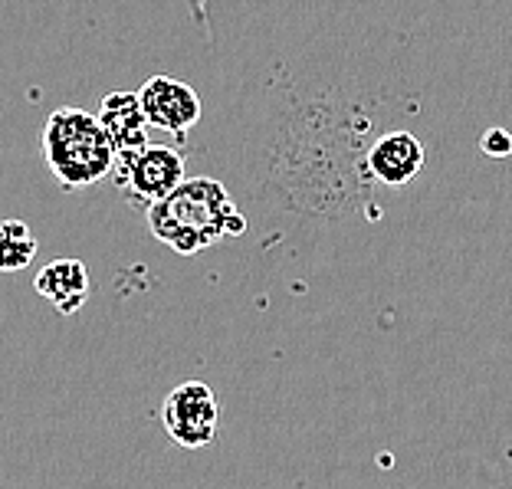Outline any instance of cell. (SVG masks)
Segmentation results:
<instances>
[{
    "label": "cell",
    "mask_w": 512,
    "mask_h": 489,
    "mask_svg": "<svg viewBox=\"0 0 512 489\" xmlns=\"http://www.w3.org/2000/svg\"><path fill=\"white\" fill-rule=\"evenodd\" d=\"M148 230L174 253L194 256L224 240L243 237L247 217L214 178H188L165 201L148 207Z\"/></svg>",
    "instance_id": "cell-1"
},
{
    "label": "cell",
    "mask_w": 512,
    "mask_h": 489,
    "mask_svg": "<svg viewBox=\"0 0 512 489\" xmlns=\"http://www.w3.org/2000/svg\"><path fill=\"white\" fill-rule=\"evenodd\" d=\"M43 158L63 188H89L115 171L119 151L99 115L66 106L43 125Z\"/></svg>",
    "instance_id": "cell-2"
},
{
    "label": "cell",
    "mask_w": 512,
    "mask_h": 489,
    "mask_svg": "<svg viewBox=\"0 0 512 489\" xmlns=\"http://www.w3.org/2000/svg\"><path fill=\"white\" fill-rule=\"evenodd\" d=\"M161 424H165L168 437L178 447L201 450L217 440L220 430V404L211 384L204 381H184L178 384L165 407H161Z\"/></svg>",
    "instance_id": "cell-3"
},
{
    "label": "cell",
    "mask_w": 512,
    "mask_h": 489,
    "mask_svg": "<svg viewBox=\"0 0 512 489\" xmlns=\"http://www.w3.org/2000/svg\"><path fill=\"white\" fill-rule=\"evenodd\" d=\"M112 174L115 184L128 194V201L145 207L165 201L174 188L188 181L184 178V158L165 145H148L132 158H119Z\"/></svg>",
    "instance_id": "cell-4"
},
{
    "label": "cell",
    "mask_w": 512,
    "mask_h": 489,
    "mask_svg": "<svg viewBox=\"0 0 512 489\" xmlns=\"http://www.w3.org/2000/svg\"><path fill=\"white\" fill-rule=\"evenodd\" d=\"M138 102H142L148 128H161L168 135H184L201 122V96L178 76H151L138 89Z\"/></svg>",
    "instance_id": "cell-5"
},
{
    "label": "cell",
    "mask_w": 512,
    "mask_h": 489,
    "mask_svg": "<svg viewBox=\"0 0 512 489\" xmlns=\"http://www.w3.org/2000/svg\"><path fill=\"white\" fill-rule=\"evenodd\" d=\"M99 122L106 125L119 158H132L148 148V119L138 102V92H109L99 106Z\"/></svg>",
    "instance_id": "cell-6"
},
{
    "label": "cell",
    "mask_w": 512,
    "mask_h": 489,
    "mask_svg": "<svg viewBox=\"0 0 512 489\" xmlns=\"http://www.w3.org/2000/svg\"><path fill=\"white\" fill-rule=\"evenodd\" d=\"M424 168V148L411 132H391L378 138L368 151V171L381 184H407Z\"/></svg>",
    "instance_id": "cell-7"
},
{
    "label": "cell",
    "mask_w": 512,
    "mask_h": 489,
    "mask_svg": "<svg viewBox=\"0 0 512 489\" xmlns=\"http://www.w3.org/2000/svg\"><path fill=\"white\" fill-rule=\"evenodd\" d=\"M33 286L60 316H73L89 299V270L79 260H53L37 273Z\"/></svg>",
    "instance_id": "cell-8"
},
{
    "label": "cell",
    "mask_w": 512,
    "mask_h": 489,
    "mask_svg": "<svg viewBox=\"0 0 512 489\" xmlns=\"http://www.w3.org/2000/svg\"><path fill=\"white\" fill-rule=\"evenodd\" d=\"M37 256V237L23 220H0V273L27 270Z\"/></svg>",
    "instance_id": "cell-9"
},
{
    "label": "cell",
    "mask_w": 512,
    "mask_h": 489,
    "mask_svg": "<svg viewBox=\"0 0 512 489\" xmlns=\"http://www.w3.org/2000/svg\"><path fill=\"white\" fill-rule=\"evenodd\" d=\"M480 148L490 158H506V155H512V135L506 132V128H490V132L483 135Z\"/></svg>",
    "instance_id": "cell-10"
}]
</instances>
